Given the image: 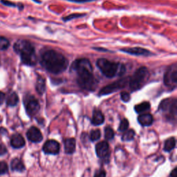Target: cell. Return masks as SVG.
<instances>
[{
	"label": "cell",
	"mask_w": 177,
	"mask_h": 177,
	"mask_svg": "<svg viewBox=\"0 0 177 177\" xmlns=\"http://www.w3.org/2000/svg\"><path fill=\"white\" fill-rule=\"evenodd\" d=\"M70 71L75 74L79 87L87 91L96 89L98 81L93 75L92 65L88 59L81 58L75 60L72 63Z\"/></svg>",
	"instance_id": "cell-1"
},
{
	"label": "cell",
	"mask_w": 177,
	"mask_h": 177,
	"mask_svg": "<svg viewBox=\"0 0 177 177\" xmlns=\"http://www.w3.org/2000/svg\"><path fill=\"white\" fill-rule=\"evenodd\" d=\"M40 64L51 74H60L67 69L69 61L59 52L53 49H48L41 53Z\"/></svg>",
	"instance_id": "cell-2"
},
{
	"label": "cell",
	"mask_w": 177,
	"mask_h": 177,
	"mask_svg": "<svg viewBox=\"0 0 177 177\" xmlns=\"http://www.w3.org/2000/svg\"><path fill=\"white\" fill-rule=\"evenodd\" d=\"M14 50L20 56L23 64L28 66H34L37 63L35 48L30 42L26 40H18L14 44Z\"/></svg>",
	"instance_id": "cell-3"
},
{
	"label": "cell",
	"mask_w": 177,
	"mask_h": 177,
	"mask_svg": "<svg viewBox=\"0 0 177 177\" xmlns=\"http://www.w3.org/2000/svg\"><path fill=\"white\" fill-rule=\"evenodd\" d=\"M96 66L100 72L108 78H112L117 75H122L126 71L125 65L112 62L105 58H100L98 60Z\"/></svg>",
	"instance_id": "cell-4"
},
{
	"label": "cell",
	"mask_w": 177,
	"mask_h": 177,
	"mask_svg": "<svg viewBox=\"0 0 177 177\" xmlns=\"http://www.w3.org/2000/svg\"><path fill=\"white\" fill-rule=\"evenodd\" d=\"M149 78V73L147 67H140L132 77L129 78V86L132 91H136L140 89L147 83Z\"/></svg>",
	"instance_id": "cell-5"
},
{
	"label": "cell",
	"mask_w": 177,
	"mask_h": 177,
	"mask_svg": "<svg viewBox=\"0 0 177 177\" xmlns=\"http://www.w3.org/2000/svg\"><path fill=\"white\" fill-rule=\"evenodd\" d=\"M159 109L163 112L169 120H176L177 113V101L176 98H167L163 100L159 105Z\"/></svg>",
	"instance_id": "cell-6"
},
{
	"label": "cell",
	"mask_w": 177,
	"mask_h": 177,
	"mask_svg": "<svg viewBox=\"0 0 177 177\" xmlns=\"http://www.w3.org/2000/svg\"><path fill=\"white\" fill-rule=\"evenodd\" d=\"M129 77L124 78L107 85L100 90L99 96L109 95V94L116 92V91L121 90L122 88H124L127 86V84H129Z\"/></svg>",
	"instance_id": "cell-7"
},
{
	"label": "cell",
	"mask_w": 177,
	"mask_h": 177,
	"mask_svg": "<svg viewBox=\"0 0 177 177\" xmlns=\"http://www.w3.org/2000/svg\"><path fill=\"white\" fill-rule=\"evenodd\" d=\"M165 85L170 89L175 88L177 84V65L176 63L170 66L164 74Z\"/></svg>",
	"instance_id": "cell-8"
},
{
	"label": "cell",
	"mask_w": 177,
	"mask_h": 177,
	"mask_svg": "<svg viewBox=\"0 0 177 177\" xmlns=\"http://www.w3.org/2000/svg\"><path fill=\"white\" fill-rule=\"evenodd\" d=\"M24 106H25L27 114L29 116H33L37 114L40 109L38 100L33 96L30 95L26 96L24 98Z\"/></svg>",
	"instance_id": "cell-9"
},
{
	"label": "cell",
	"mask_w": 177,
	"mask_h": 177,
	"mask_svg": "<svg viewBox=\"0 0 177 177\" xmlns=\"http://www.w3.org/2000/svg\"><path fill=\"white\" fill-rule=\"evenodd\" d=\"M96 152L98 157L101 158L106 163H108L110 158V150L107 142L101 141L96 145Z\"/></svg>",
	"instance_id": "cell-10"
},
{
	"label": "cell",
	"mask_w": 177,
	"mask_h": 177,
	"mask_svg": "<svg viewBox=\"0 0 177 177\" xmlns=\"http://www.w3.org/2000/svg\"><path fill=\"white\" fill-rule=\"evenodd\" d=\"M43 152L47 154L56 155L60 152V146L59 143L55 140H48L44 143Z\"/></svg>",
	"instance_id": "cell-11"
},
{
	"label": "cell",
	"mask_w": 177,
	"mask_h": 177,
	"mask_svg": "<svg viewBox=\"0 0 177 177\" xmlns=\"http://www.w3.org/2000/svg\"><path fill=\"white\" fill-rule=\"evenodd\" d=\"M121 52L125 53L129 55H133V56H149L152 55V52L148 51L145 48H140V47H134V48H122L120 50Z\"/></svg>",
	"instance_id": "cell-12"
},
{
	"label": "cell",
	"mask_w": 177,
	"mask_h": 177,
	"mask_svg": "<svg viewBox=\"0 0 177 177\" xmlns=\"http://www.w3.org/2000/svg\"><path fill=\"white\" fill-rule=\"evenodd\" d=\"M28 139L33 143H39L43 139L42 134L38 128L36 127H31L26 133Z\"/></svg>",
	"instance_id": "cell-13"
},
{
	"label": "cell",
	"mask_w": 177,
	"mask_h": 177,
	"mask_svg": "<svg viewBox=\"0 0 177 177\" xmlns=\"http://www.w3.org/2000/svg\"><path fill=\"white\" fill-rule=\"evenodd\" d=\"M11 145L15 149L22 148L25 145V140L20 134H14L11 138Z\"/></svg>",
	"instance_id": "cell-14"
},
{
	"label": "cell",
	"mask_w": 177,
	"mask_h": 177,
	"mask_svg": "<svg viewBox=\"0 0 177 177\" xmlns=\"http://www.w3.org/2000/svg\"><path fill=\"white\" fill-rule=\"evenodd\" d=\"M104 121H105V117L101 111L95 109L93 112V116L91 119V123L93 125L96 126L100 125L103 124Z\"/></svg>",
	"instance_id": "cell-15"
},
{
	"label": "cell",
	"mask_w": 177,
	"mask_h": 177,
	"mask_svg": "<svg viewBox=\"0 0 177 177\" xmlns=\"http://www.w3.org/2000/svg\"><path fill=\"white\" fill-rule=\"evenodd\" d=\"M138 121L142 126L148 127V126H150L153 123L154 119L152 114H144L139 116L138 117Z\"/></svg>",
	"instance_id": "cell-16"
},
{
	"label": "cell",
	"mask_w": 177,
	"mask_h": 177,
	"mask_svg": "<svg viewBox=\"0 0 177 177\" xmlns=\"http://www.w3.org/2000/svg\"><path fill=\"white\" fill-rule=\"evenodd\" d=\"M65 143V153L71 154L75 150V140L74 138H66L64 141Z\"/></svg>",
	"instance_id": "cell-17"
},
{
	"label": "cell",
	"mask_w": 177,
	"mask_h": 177,
	"mask_svg": "<svg viewBox=\"0 0 177 177\" xmlns=\"http://www.w3.org/2000/svg\"><path fill=\"white\" fill-rule=\"evenodd\" d=\"M35 88L37 92L39 95H42L44 94L46 91V81L44 78L42 76H38L37 81H36L35 84Z\"/></svg>",
	"instance_id": "cell-18"
},
{
	"label": "cell",
	"mask_w": 177,
	"mask_h": 177,
	"mask_svg": "<svg viewBox=\"0 0 177 177\" xmlns=\"http://www.w3.org/2000/svg\"><path fill=\"white\" fill-rule=\"evenodd\" d=\"M11 167L13 171H17V172H23V171L25 170V166H24L22 161L17 158H14V159L11 161Z\"/></svg>",
	"instance_id": "cell-19"
},
{
	"label": "cell",
	"mask_w": 177,
	"mask_h": 177,
	"mask_svg": "<svg viewBox=\"0 0 177 177\" xmlns=\"http://www.w3.org/2000/svg\"><path fill=\"white\" fill-rule=\"evenodd\" d=\"M175 147H176V139L174 138V137H172V138H168L166 142H165L163 149L164 151L169 152L175 149Z\"/></svg>",
	"instance_id": "cell-20"
},
{
	"label": "cell",
	"mask_w": 177,
	"mask_h": 177,
	"mask_svg": "<svg viewBox=\"0 0 177 177\" xmlns=\"http://www.w3.org/2000/svg\"><path fill=\"white\" fill-rule=\"evenodd\" d=\"M19 102V98L17 95L16 93L13 92L9 94V96L7 97V103L8 106L14 107L17 105Z\"/></svg>",
	"instance_id": "cell-21"
},
{
	"label": "cell",
	"mask_w": 177,
	"mask_h": 177,
	"mask_svg": "<svg viewBox=\"0 0 177 177\" xmlns=\"http://www.w3.org/2000/svg\"><path fill=\"white\" fill-rule=\"evenodd\" d=\"M150 103L148 102H143L140 104H138L135 106L134 107V109L136 113H138V114H140V113H143L144 111H146L149 110L150 109Z\"/></svg>",
	"instance_id": "cell-22"
},
{
	"label": "cell",
	"mask_w": 177,
	"mask_h": 177,
	"mask_svg": "<svg viewBox=\"0 0 177 177\" xmlns=\"http://www.w3.org/2000/svg\"><path fill=\"white\" fill-rule=\"evenodd\" d=\"M135 136V132L133 129H129L125 133H124V134L122 136V140L123 141H131L132 140Z\"/></svg>",
	"instance_id": "cell-23"
},
{
	"label": "cell",
	"mask_w": 177,
	"mask_h": 177,
	"mask_svg": "<svg viewBox=\"0 0 177 177\" xmlns=\"http://www.w3.org/2000/svg\"><path fill=\"white\" fill-rule=\"evenodd\" d=\"M115 136L114 131L113 130L111 127L109 126L105 127V138L106 140H110L114 138V137Z\"/></svg>",
	"instance_id": "cell-24"
},
{
	"label": "cell",
	"mask_w": 177,
	"mask_h": 177,
	"mask_svg": "<svg viewBox=\"0 0 177 177\" xmlns=\"http://www.w3.org/2000/svg\"><path fill=\"white\" fill-rule=\"evenodd\" d=\"M86 15L85 13H73L68 15V16H66V17H62V20L64 22H69L70 20H72L75 19V18H80L82 17H84Z\"/></svg>",
	"instance_id": "cell-25"
},
{
	"label": "cell",
	"mask_w": 177,
	"mask_h": 177,
	"mask_svg": "<svg viewBox=\"0 0 177 177\" xmlns=\"http://www.w3.org/2000/svg\"><path fill=\"white\" fill-rule=\"evenodd\" d=\"M101 136V132L99 129L91 130L90 133V140L91 141H96L98 140Z\"/></svg>",
	"instance_id": "cell-26"
},
{
	"label": "cell",
	"mask_w": 177,
	"mask_h": 177,
	"mask_svg": "<svg viewBox=\"0 0 177 177\" xmlns=\"http://www.w3.org/2000/svg\"><path fill=\"white\" fill-rule=\"evenodd\" d=\"M10 45L8 39L4 37H0V50H7Z\"/></svg>",
	"instance_id": "cell-27"
},
{
	"label": "cell",
	"mask_w": 177,
	"mask_h": 177,
	"mask_svg": "<svg viewBox=\"0 0 177 177\" xmlns=\"http://www.w3.org/2000/svg\"><path fill=\"white\" fill-rule=\"evenodd\" d=\"M128 127H129V121H128L127 119L125 118L121 120L120 125H119L118 127V130L120 131V132H125V131L127 130Z\"/></svg>",
	"instance_id": "cell-28"
},
{
	"label": "cell",
	"mask_w": 177,
	"mask_h": 177,
	"mask_svg": "<svg viewBox=\"0 0 177 177\" xmlns=\"http://www.w3.org/2000/svg\"><path fill=\"white\" fill-rule=\"evenodd\" d=\"M8 171V166L7 163L4 161L0 162V175L7 174Z\"/></svg>",
	"instance_id": "cell-29"
},
{
	"label": "cell",
	"mask_w": 177,
	"mask_h": 177,
	"mask_svg": "<svg viewBox=\"0 0 177 177\" xmlns=\"http://www.w3.org/2000/svg\"><path fill=\"white\" fill-rule=\"evenodd\" d=\"M120 98L121 100L125 102H129L131 99L130 94L128 92H126V91H123V92L120 93Z\"/></svg>",
	"instance_id": "cell-30"
},
{
	"label": "cell",
	"mask_w": 177,
	"mask_h": 177,
	"mask_svg": "<svg viewBox=\"0 0 177 177\" xmlns=\"http://www.w3.org/2000/svg\"><path fill=\"white\" fill-rule=\"evenodd\" d=\"M94 177H106V172L105 170H100L96 172Z\"/></svg>",
	"instance_id": "cell-31"
},
{
	"label": "cell",
	"mask_w": 177,
	"mask_h": 177,
	"mask_svg": "<svg viewBox=\"0 0 177 177\" xmlns=\"http://www.w3.org/2000/svg\"><path fill=\"white\" fill-rule=\"evenodd\" d=\"M67 1L74 2V3H78V4H82V3H86V2H91L93 1H96V0H67Z\"/></svg>",
	"instance_id": "cell-32"
},
{
	"label": "cell",
	"mask_w": 177,
	"mask_h": 177,
	"mask_svg": "<svg viewBox=\"0 0 177 177\" xmlns=\"http://www.w3.org/2000/svg\"><path fill=\"white\" fill-rule=\"evenodd\" d=\"M7 152V149L6 148L5 146L0 143V156L4 155V154H6Z\"/></svg>",
	"instance_id": "cell-33"
},
{
	"label": "cell",
	"mask_w": 177,
	"mask_h": 177,
	"mask_svg": "<svg viewBox=\"0 0 177 177\" xmlns=\"http://www.w3.org/2000/svg\"><path fill=\"white\" fill-rule=\"evenodd\" d=\"M1 2L3 4H4L6 6H8V7H15V5L14 3L7 1V0H1Z\"/></svg>",
	"instance_id": "cell-34"
},
{
	"label": "cell",
	"mask_w": 177,
	"mask_h": 177,
	"mask_svg": "<svg viewBox=\"0 0 177 177\" xmlns=\"http://www.w3.org/2000/svg\"><path fill=\"white\" fill-rule=\"evenodd\" d=\"M4 99H5V94L2 92V91H0V105H2L3 103Z\"/></svg>",
	"instance_id": "cell-35"
},
{
	"label": "cell",
	"mask_w": 177,
	"mask_h": 177,
	"mask_svg": "<svg viewBox=\"0 0 177 177\" xmlns=\"http://www.w3.org/2000/svg\"><path fill=\"white\" fill-rule=\"evenodd\" d=\"M170 177H177V172H176V168H175L173 170V171L171 173Z\"/></svg>",
	"instance_id": "cell-36"
}]
</instances>
